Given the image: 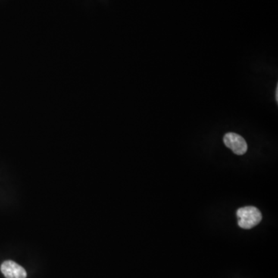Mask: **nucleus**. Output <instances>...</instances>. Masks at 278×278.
I'll use <instances>...</instances> for the list:
<instances>
[{
	"instance_id": "7ed1b4c3",
	"label": "nucleus",
	"mask_w": 278,
	"mask_h": 278,
	"mask_svg": "<svg viewBox=\"0 0 278 278\" xmlns=\"http://www.w3.org/2000/svg\"><path fill=\"white\" fill-rule=\"evenodd\" d=\"M1 271L6 278H26L27 273L22 266L13 260H7L1 265Z\"/></svg>"
},
{
	"instance_id": "20e7f679",
	"label": "nucleus",
	"mask_w": 278,
	"mask_h": 278,
	"mask_svg": "<svg viewBox=\"0 0 278 278\" xmlns=\"http://www.w3.org/2000/svg\"><path fill=\"white\" fill-rule=\"evenodd\" d=\"M275 99H276V102H278V85L276 88V91H275Z\"/></svg>"
},
{
	"instance_id": "f257e3e1",
	"label": "nucleus",
	"mask_w": 278,
	"mask_h": 278,
	"mask_svg": "<svg viewBox=\"0 0 278 278\" xmlns=\"http://www.w3.org/2000/svg\"><path fill=\"white\" fill-rule=\"evenodd\" d=\"M239 219L238 225L243 229H249L258 225L262 220V214L258 209L254 207H245L236 211Z\"/></svg>"
},
{
	"instance_id": "f03ea898",
	"label": "nucleus",
	"mask_w": 278,
	"mask_h": 278,
	"mask_svg": "<svg viewBox=\"0 0 278 278\" xmlns=\"http://www.w3.org/2000/svg\"><path fill=\"white\" fill-rule=\"evenodd\" d=\"M223 142L227 148L238 155H242L247 152V142L242 136L237 134L233 132L226 134L223 137Z\"/></svg>"
}]
</instances>
